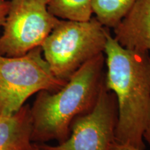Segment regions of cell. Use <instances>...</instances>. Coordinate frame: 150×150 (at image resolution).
<instances>
[{
    "label": "cell",
    "mask_w": 150,
    "mask_h": 150,
    "mask_svg": "<svg viewBox=\"0 0 150 150\" xmlns=\"http://www.w3.org/2000/svg\"><path fill=\"white\" fill-rule=\"evenodd\" d=\"M104 83L115 95L118 116L115 142L145 149L143 135L150 123V54L121 46L106 34Z\"/></svg>",
    "instance_id": "6da1fadb"
},
{
    "label": "cell",
    "mask_w": 150,
    "mask_h": 150,
    "mask_svg": "<svg viewBox=\"0 0 150 150\" xmlns=\"http://www.w3.org/2000/svg\"><path fill=\"white\" fill-rule=\"evenodd\" d=\"M103 53L83 64L56 93L38 92L32 107L31 141L38 144L65 141L76 117L91 111L104 83Z\"/></svg>",
    "instance_id": "7a4b0ae2"
},
{
    "label": "cell",
    "mask_w": 150,
    "mask_h": 150,
    "mask_svg": "<svg viewBox=\"0 0 150 150\" xmlns=\"http://www.w3.org/2000/svg\"><path fill=\"white\" fill-rule=\"evenodd\" d=\"M108 29L95 17L88 21L60 20L41 45L53 74L67 81L86 62L103 53Z\"/></svg>",
    "instance_id": "3957f363"
},
{
    "label": "cell",
    "mask_w": 150,
    "mask_h": 150,
    "mask_svg": "<svg viewBox=\"0 0 150 150\" xmlns=\"http://www.w3.org/2000/svg\"><path fill=\"white\" fill-rule=\"evenodd\" d=\"M66 83L52 72L41 46L18 57L0 55V117L13 114L34 93H56Z\"/></svg>",
    "instance_id": "277c9868"
},
{
    "label": "cell",
    "mask_w": 150,
    "mask_h": 150,
    "mask_svg": "<svg viewBox=\"0 0 150 150\" xmlns=\"http://www.w3.org/2000/svg\"><path fill=\"white\" fill-rule=\"evenodd\" d=\"M49 0H11L0 36V55L18 57L42 45L61 19L48 10Z\"/></svg>",
    "instance_id": "5b68a950"
},
{
    "label": "cell",
    "mask_w": 150,
    "mask_h": 150,
    "mask_svg": "<svg viewBox=\"0 0 150 150\" xmlns=\"http://www.w3.org/2000/svg\"><path fill=\"white\" fill-rule=\"evenodd\" d=\"M117 116L115 95L104 83L96 104L90 112L75 118L65 141L55 146L40 145L45 150H110L115 141Z\"/></svg>",
    "instance_id": "8992f818"
},
{
    "label": "cell",
    "mask_w": 150,
    "mask_h": 150,
    "mask_svg": "<svg viewBox=\"0 0 150 150\" xmlns=\"http://www.w3.org/2000/svg\"><path fill=\"white\" fill-rule=\"evenodd\" d=\"M113 29L114 38L123 47L150 52V0H137Z\"/></svg>",
    "instance_id": "52a82bcc"
},
{
    "label": "cell",
    "mask_w": 150,
    "mask_h": 150,
    "mask_svg": "<svg viewBox=\"0 0 150 150\" xmlns=\"http://www.w3.org/2000/svg\"><path fill=\"white\" fill-rule=\"evenodd\" d=\"M33 120L29 105L0 117V150H33Z\"/></svg>",
    "instance_id": "ba28073f"
},
{
    "label": "cell",
    "mask_w": 150,
    "mask_h": 150,
    "mask_svg": "<svg viewBox=\"0 0 150 150\" xmlns=\"http://www.w3.org/2000/svg\"><path fill=\"white\" fill-rule=\"evenodd\" d=\"M137 0H93V12L105 27L114 29Z\"/></svg>",
    "instance_id": "9c48e42d"
},
{
    "label": "cell",
    "mask_w": 150,
    "mask_h": 150,
    "mask_svg": "<svg viewBox=\"0 0 150 150\" xmlns=\"http://www.w3.org/2000/svg\"><path fill=\"white\" fill-rule=\"evenodd\" d=\"M93 0H49L48 10L56 18L88 21L92 18Z\"/></svg>",
    "instance_id": "30bf717a"
},
{
    "label": "cell",
    "mask_w": 150,
    "mask_h": 150,
    "mask_svg": "<svg viewBox=\"0 0 150 150\" xmlns=\"http://www.w3.org/2000/svg\"><path fill=\"white\" fill-rule=\"evenodd\" d=\"M9 8V1H4L0 2V28L2 27L6 16Z\"/></svg>",
    "instance_id": "8fae6325"
},
{
    "label": "cell",
    "mask_w": 150,
    "mask_h": 150,
    "mask_svg": "<svg viewBox=\"0 0 150 150\" xmlns=\"http://www.w3.org/2000/svg\"><path fill=\"white\" fill-rule=\"evenodd\" d=\"M110 150H139V149H137L136 148L130 147V146H128V145L119 144L115 141L113 142V144L112 145Z\"/></svg>",
    "instance_id": "7c38bea8"
},
{
    "label": "cell",
    "mask_w": 150,
    "mask_h": 150,
    "mask_svg": "<svg viewBox=\"0 0 150 150\" xmlns=\"http://www.w3.org/2000/svg\"><path fill=\"white\" fill-rule=\"evenodd\" d=\"M143 138L144 140H145L148 144H149L150 146V123L149 125H148L147 128L146 129V130L144 133L143 135Z\"/></svg>",
    "instance_id": "4fadbf2b"
},
{
    "label": "cell",
    "mask_w": 150,
    "mask_h": 150,
    "mask_svg": "<svg viewBox=\"0 0 150 150\" xmlns=\"http://www.w3.org/2000/svg\"><path fill=\"white\" fill-rule=\"evenodd\" d=\"M33 150H45L41 147L40 144L38 143H35L33 142Z\"/></svg>",
    "instance_id": "5bb4252c"
},
{
    "label": "cell",
    "mask_w": 150,
    "mask_h": 150,
    "mask_svg": "<svg viewBox=\"0 0 150 150\" xmlns=\"http://www.w3.org/2000/svg\"><path fill=\"white\" fill-rule=\"evenodd\" d=\"M4 1V0H0V2H1V1Z\"/></svg>",
    "instance_id": "9a60e30c"
}]
</instances>
